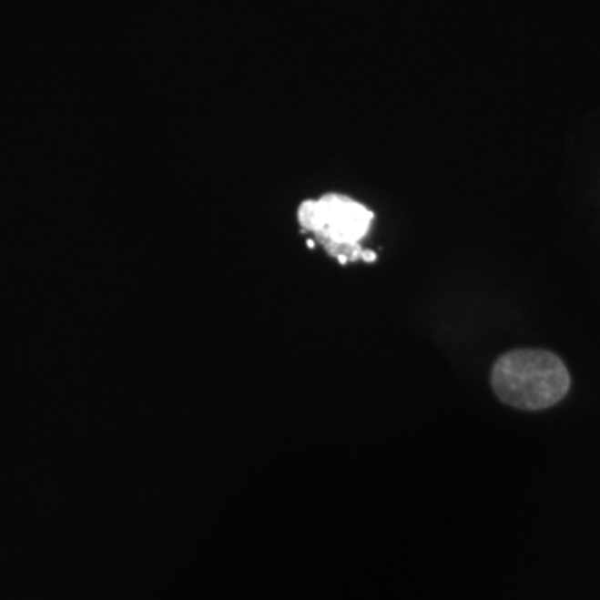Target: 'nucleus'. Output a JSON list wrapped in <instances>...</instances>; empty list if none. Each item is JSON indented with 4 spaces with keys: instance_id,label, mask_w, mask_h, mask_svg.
I'll return each mask as SVG.
<instances>
[{
    "instance_id": "nucleus-2",
    "label": "nucleus",
    "mask_w": 600,
    "mask_h": 600,
    "mask_svg": "<svg viewBox=\"0 0 600 600\" xmlns=\"http://www.w3.org/2000/svg\"><path fill=\"white\" fill-rule=\"evenodd\" d=\"M374 214L354 198L341 194H327L317 200H305L299 207V222L324 247L329 256L341 264L355 260L372 262V250H365L361 240L367 236Z\"/></svg>"
},
{
    "instance_id": "nucleus-1",
    "label": "nucleus",
    "mask_w": 600,
    "mask_h": 600,
    "mask_svg": "<svg viewBox=\"0 0 600 600\" xmlns=\"http://www.w3.org/2000/svg\"><path fill=\"white\" fill-rule=\"evenodd\" d=\"M493 387L502 402L511 407L544 411L567 395L571 375L557 355L539 349H519L495 362Z\"/></svg>"
}]
</instances>
